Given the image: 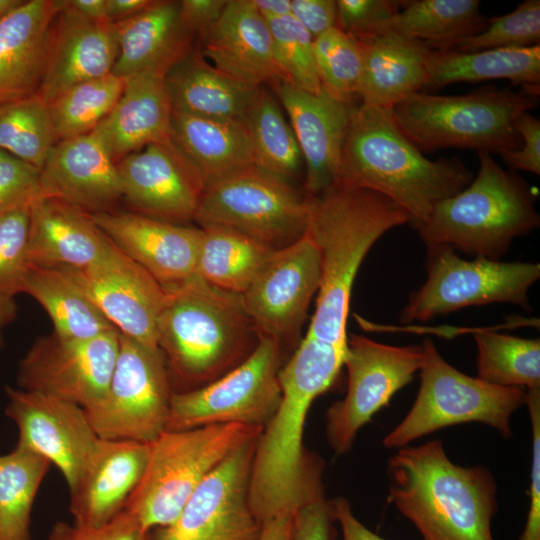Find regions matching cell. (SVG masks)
Segmentation results:
<instances>
[{"label": "cell", "mask_w": 540, "mask_h": 540, "mask_svg": "<svg viewBox=\"0 0 540 540\" xmlns=\"http://www.w3.org/2000/svg\"><path fill=\"white\" fill-rule=\"evenodd\" d=\"M244 122L255 165L293 183L304 165L303 157L293 129L274 93L262 87Z\"/></svg>", "instance_id": "obj_38"}, {"label": "cell", "mask_w": 540, "mask_h": 540, "mask_svg": "<svg viewBox=\"0 0 540 540\" xmlns=\"http://www.w3.org/2000/svg\"><path fill=\"white\" fill-rule=\"evenodd\" d=\"M114 24L118 55L111 73L123 79L164 77L192 47L194 37L181 24L179 1L154 0L142 12Z\"/></svg>", "instance_id": "obj_29"}, {"label": "cell", "mask_w": 540, "mask_h": 540, "mask_svg": "<svg viewBox=\"0 0 540 540\" xmlns=\"http://www.w3.org/2000/svg\"><path fill=\"white\" fill-rule=\"evenodd\" d=\"M171 114L163 77L137 75L125 79L116 105L95 130L117 163L127 155L169 137Z\"/></svg>", "instance_id": "obj_31"}, {"label": "cell", "mask_w": 540, "mask_h": 540, "mask_svg": "<svg viewBox=\"0 0 540 540\" xmlns=\"http://www.w3.org/2000/svg\"><path fill=\"white\" fill-rule=\"evenodd\" d=\"M270 87L288 115L302 153L304 191L317 195L338 179L344 141L357 105L323 87L316 93L284 81Z\"/></svg>", "instance_id": "obj_21"}, {"label": "cell", "mask_w": 540, "mask_h": 540, "mask_svg": "<svg viewBox=\"0 0 540 540\" xmlns=\"http://www.w3.org/2000/svg\"><path fill=\"white\" fill-rule=\"evenodd\" d=\"M421 347L420 386L406 416L384 438L387 449L402 448L439 429L479 422L512 435L511 417L525 404L526 390L501 387L462 373L448 363L430 339Z\"/></svg>", "instance_id": "obj_9"}, {"label": "cell", "mask_w": 540, "mask_h": 540, "mask_svg": "<svg viewBox=\"0 0 540 540\" xmlns=\"http://www.w3.org/2000/svg\"><path fill=\"white\" fill-rule=\"evenodd\" d=\"M331 501L334 518L341 528L343 540H387L360 522L345 498L338 497Z\"/></svg>", "instance_id": "obj_55"}, {"label": "cell", "mask_w": 540, "mask_h": 540, "mask_svg": "<svg viewBox=\"0 0 540 540\" xmlns=\"http://www.w3.org/2000/svg\"><path fill=\"white\" fill-rule=\"evenodd\" d=\"M254 437L232 451L192 493L168 526L152 540H258L262 524L249 503Z\"/></svg>", "instance_id": "obj_15"}, {"label": "cell", "mask_w": 540, "mask_h": 540, "mask_svg": "<svg viewBox=\"0 0 540 540\" xmlns=\"http://www.w3.org/2000/svg\"><path fill=\"white\" fill-rule=\"evenodd\" d=\"M5 414L17 427L16 446L47 459L62 473L68 489L77 482L100 438L85 409L72 402L6 386Z\"/></svg>", "instance_id": "obj_18"}, {"label": "cell", "mask_w": 540, "mask_h": 540, "mask_svg": "<svg viewBox=\"0 0 540 540\" xmlns=\"http://www.w3.org/2000/svg\"><path fill=\"white\" fill-rule=\"evenodd\" d=\"M118 351L116 329L89 339L41 337L19 362L18 388L89 409L104 397Z\"/></svg>", "instance_id": "obj_16"}, {"label": "cell", "mask_w": 540, "mask_h": 540, "mask_svg": "<svg viewBox=\"0 0 540 540\" xmlns=\"http://www.w3.org/2000/svg\"><path fill=\"white\" fill-rule=\"evenodd\" d=\"M293 514L283 513L262 523L258 540H291Z\"/></svg>", "instance_id": "obj_56"}, {"label": "cell", "mask_w": 540, "mask_h": 540, "mask_svg": "<svg viewBox=\"0 0 540 540\" xmlns=\"http://www.w3.org/2000/svg\"><path fill=\"white\" fill-rule=\"evenodd\" d=\"M265 19H275L291 14V0H251Z\"/></svg>", "instance_id": "obj_59"}, {"label": "cell", "mask_w": 540, "mask_h": 540, "mask_svg": "<svg viewBox=\"0 0 540 540\" xmlns=\"http://www.w3.org/2000/svg\"><path fill=\"white\" fill-rule=\"evenodd\" d=\"M411 221L386 196L341 181L310 195L306 233L320 255L321 280L307 336L347 350L349 303L360 265L383 234Z\"/></svg>", "instance_id": "obj_2"}, {"label": "cell", "mask_w": 540, "mask_h": 540, "mask_svg": "<svg viewBox=\"0 0 540 540\" xmlns=\"http://www.w3.org/2000/svg\"><path fill=\"white\" fill-rule=\"evenodd\" d=\"M118 55L115 24L94 21L66 0L51 32L47 64L37 93L50 103L68 88L112 72Z\"/></svg>", "instance_id": "obj_25"}, {"label": "cell", "mask_w": 540, "mask_h": 540, "mask_svg": "<svg viewBox=\"0 0 540 540\" xmlns=\"http://www.w3.org/2000/svg\"><path fill=\"white\" fill-rule=\"evenodd\" d=\"M154 0H106L107 16L113 23L128 19L146 8Z\"/></svg>", "instance_id": "obj_57"}, {"label": "cell", "mask_w": 540, "mask_h": 540, "mask_svg": "<svg viewBox=\"0 0 540 540\" xmlns=\"http://www.w3.org/2000/svg\"><path fill=\"white\" fill-rule=\"evenodd\" d=\"M321 86L332 95L354 102L362 70L360 41L332 27L313 40Z\"/></svg>", "instance_id": "obj_43"}, {"label": "cell", "mask_w": 540, "mask_h": 540, "mask_svg": "<svg viewBox=\"0 0 540 540\" xmlns=\"http://www.w3.org/2000/svg\"><path fill=\"white\" fill-rule=\"evenodd\" d=\"M525 404L532 429V464L527 519L519 540H540V389L526 390Z\"/></svg>", "instance_id": "obj_50"}, {"label": "cell", "mask_w": 540, "mask_h": 540, "mask_svg": "<svg viewBox=\"0 0 540 540\" xmlns=\"http://www.w3.org/2000/svg\"><path fill=\"white\" fill-rule=\"evenodd\" d=\"M360 43L362 70L357 97L361 104L390 110L428 86L430 48L426 44L390 33Z\"/></svg>", "instance_id": "obj_32"}, {"label": "cell", "mask_w": 540, "mask_h": 540, "mask_svg": "<svg viewBox=\"0 0 540 540\" xmlns=\"http://www.w3.org/2000/svg\"><path fill=\"white\" fill-rule=\"evenodd\" d=\"M291 15L316 39L336 26L335 0H291Z\"/></svg>", "instance_id": "obj_53"}, {"label": "cell", "mask_w": 540, "mask_h": 540, "mask_svg": "<svg viewBox=\"0 0 540 540\" xmlns=\"http://www.w3.org/2000/svg\"><path fill=\"white\" fill-rule=\"evenodd\" d=\"M423 361L421 345L394 346L362 335L347 336L346 394L326 411V438L336 456L351 449L359 430L413 380Z\"/></svg>", "instance_id": "obj_14"}, {"label": "cell", "mask_w": 540, "mask_h": 540, "mask_svg": "<svg viewBox=\"0 0 540 540\" xmlns=\"http://www.w3.org/2000/svg\"><path fill=\"white\" fill-rule=\"evenodd\" d=\"M477 378L501 387L540 389V340L490 330L474 333Z\"/></svg>", "instance_id": "obj_40"}, {"label": "cell", "mask_w": 540, "mask_h": 540, "mask_svg": "<svg viewBox=\"0 0 540 540\" xmlns=\"http://www.w3.org/2000/svg\"><path fill=\"white\" fill-rule=\"evenodd\" d=\"M263 428L216 424L165 430L149 443L144 473L124 510L145 531L171 524L205 479L232 451Z\"/></svg>", "instance_id": "obj_8"}, {"label": "cell", "mask_w": 540, "mask_h": 540, "mask_svg": "<svg viewBox=\"0 0 540 540\" xmlns=\"http://www.w3.org/2000/svg\"><path fill=\"white\" fill-rule=\"evenodd\" d=\"M39 185L41 197L88 214L110 211L123 198L116 162L96 130L57 141L39 171Z\"/></svg>", "instance_id": "obj_22"}, {"label": "cell", "mask_w": 540, "mask_h": 540, "mask_svg": "<svg viewBox=\"0 0 540 540\" xmlns=\"http://www.w3.org/2000/svg\"><path fill=\"white\" fill-rule=\"evenodd\" d=\"M111 244L91 215L55 198L40 197L30 206L29 266L84 269Z\"/></svg>", "instance_id": "obj_28"}, {"label": "cell", "mask_w": 540, "mask_h": 540, "mask_svg": "<svg viewBox=\"0 0 540 540\" xmlns=\"http://www.w3.org/2000/svg\"><path fill=\"white\" fill-rule=\"evenodd\" d=\"M72 269V268H71ZM76 280L109 323L122 335L159 349L157 324L166 289L112 242L105 254Z\"/></svg>", "instance_id": "obj_19"}, {"label": "cell", "mask_w": 540, "mask_h": 540, "mask_svg": "<svg viewBox=\"0 0 540 540\" xmlns=\"http://www.w3.org/2000/svg\"><path fill=\"white\" fill-rule=\"evenodd\" d=\"M68 3L88 19L110 21L107 16L106 0H68Z\"/></svg>", "instance_id": "obj_58"}, {"label": "cell", "mask_w": 540, "mask_h": 540, "mask_svg": "<svg viewBox=\"0 0 540 540\" xmlns=\"http://www.w3.org/2000/svg\"><path fill=\"white\" fill-rule=\"evenodd\" d=\"M30 207L0 212V291L23 293L29 269L27 256Z\"/></svg>", "instance_id": "obj_46"}, {"label": "cell", "mask_w": 540, "mask_h": 540, "mask_svg": "<svg viewBox=\"0 0 540 540\" xmlns=\"http://www.w3.org/2000/svg\"><path fill=\"white\" fill-rule=\"evenodd\" d=\"M201 230L194 275L220 289L243 294L274 249L231 228Z\"/></svg>", "instance_id": "obj_37"}, {"label": "cell", "mask_w": 540, "mask_h": 540, "mask_svg": "<svg viewBox=\"0 0 540 540\" xmlns=\"http://www.w3.org/2000/svg\"><path fill=\"white\" fill-rule=\"evenodd\" d=\"M387 474L389 501L423 540H494L497 485L485 467L455 464L432 440L397 449Z\"/></svg>", "instance_id": "obj_4"}, {"label": "cell", "mask_w": 540, "mask_h": 540, "mask_svg": "<svg viewBox=\"0 0 540 540\" xmlns=\"http://www.w3.org/2000/svg\"><path fill=\"white\" fill-rule=\"evenodd\" d=\"M116 165L123 198L137 213L180 225L195 219L205 183L170 136Z\"/></svg>", "instance_id": "obj_20"}, {"label": "cell", "mask_w": 540, "mask_h": 540, "mask_svg": "<svg viewBox=\"0 0 540 540\" xmlns=\"http://www.w3.org/2000/svg\"><path fill=\"white\" fill-rule=\"evenodd\" d=\"M473 177L458 157L426 158L400 130L391 110L360 103L350 120L336 181L386 196L410 214L415 228Z\"/></svg>", "instance_id": "obj_3"}, {"label": "cell", "mask_w": 540, "mask_h": 540, "mask_svg": "<svg viewBox=\"0 0 540 540\" xmlns=\"http://www.w3.org/2000/svg\"><path fill=\"white\" fill-rule=\"evenodd\" d=\"M47 540H152V532L143 530L129 513L123 510L109 522L99 526H80L56 522Z\"/></svg>", "instance_id": "obj_49"}, {"label": "cell", "mask_w": 540, "mask_h": 540, "mask_svg": "<svg viewBox=\"0 0 540 540\" xmlns=\"http://www.w3.org/2000/svg\"><path fill=\"white\" fill-rule=\"evenodd\" d=\"M535 45H540V1L525 0L505 15L488 18L481 32L457 41L449 49L472 52Z\"/></svg>", "instance_id": "obj_45"}, {"label": "cell", "mask_w": 540, "mask_h": 540, "mask_svg": "<svg viewBox=\"0 0 540 540\" xmlns=\"http://www.w3.org/2000/svg\"><path fill=\"white\" fill-rule=\"evenodd\" d=\"M39 171L0 149V212L30 207L41 197Z\"/></svg>", "instance_id": "obj_48"}, {"label": "cell", "mask_w": 540, "mask_h": 540, "mask_svg": "<svg viewBox=\"0 0 540 540\" xmlns=\"http://www.w3.org/2000/svg\"><path fill=\"white\" fill-rule=\"evenodd\" d=\"M281 367V346L260 337L251 355L225 375L196 389L173 392L166 430L216 424L263 428L281 400Z\"/></svg>", "instance_id": "obj_12"}, {"label": "cell", "mask_w": 540, "mask_h": 540, "mask_svg": "<svg viewBox=\"0 0 540 540\" xmlns=\"http://www.w3.org/2000/svg\"><path fill=\"white\" fill-rule=\"evenodd\" d=\"M165 289L157 324L158 347L181 391L215 381L255 350L260 337L242 294L220 289L196 275Z\"/></svg>", "instance_id": "obj_5"}, {"label": "cell", "mask_w": 540, "mask_h": 540, "mask_svg": "<svg viewBox=\"0 0 540 540\" xmlns=\"http://www.w3.org/2000/svg\"><path fill=\"white\" fill-rule=\"evenodd\" d=\"M50 462L15 446L0 455V540H31V511Z\"/></svg>", "instance_id": "obj_39"}, {"label": "cell", "mask_w": 540, "mask_h": 540, "mask_svg": "<svg viewBox=\"0 0 540 540\" xmlns=\"http://www.w3.org/2000/svg\"><path fill=\"white\" fill-rule=\"evenodd\" d=\"M57 137L49 105L37 94L0 103V149L41 169Z\"/></svg>", "instance_id": "obj_42"}, {"label": "cell", "mask_w": 540, "mask_h": 540, "mask_svg": "<svg viewBox=\"0 0 540 540\" xmlns=\"http://www.w3.org/2000/svg\"><path fill=\"white\" fill-rule=\"evenodd\" d=\"M17 317V305L14 296L0 291V347L3 345V331Z\"/></svg>", "instance_id": "obj_60"}, {"label": "cell", "mask_w": 540, "mask_h": 540, "mask_svg": "<svg viewBox=\"0 0 540 540\" xmlns=\"http://www.w3.org/2000/svg\"><path fill=\"white\" fill-rule=\"evenodd\" d=\"M164 84L174 112L244 121L262 87L225 75L193 46L166 72Z\"/></svg>", "instance_id": "obj_30"}, {"label": "cell", "mask_w": 540, "mask_h": 540, "mask_svg": "<svg viewBox=\"0 0 540 540\" xmlns=\"http://www.w3.org/2000/svg\"><path fill=\"white\" fill-rule=\"evenodd\" d=\"M90 215L114 245L164 287L179 284L194 275L200 227L132 212L106 211Z\"/></svg>", "instance_id": "obj_23"}, {"label": "cell", "mask_w": 540, "mask_h": 540, "mask_svg": "<svg viewBox=\"0 0 540 540\" xmlns=\"http://www.w3.org/2000/svg\"><path fill=\"white\" fill-rule=\"evenodd\" d=\"M149 444L101 439L70 492L73 523L99 526L121 513L139 483Z\"/></svg>", "instance_id": "obj_26"}, {"label": "cell", "mask_w": 540, "mask_h": 540, "mask_svg": "<svg viewBox=\"0 0 540 540\" xmlns=\"http://www.w3.org/2000/svg\"><path fill=\"white\" fill-rule=\"evenodd\" d=\"M320 280V255L307 233L296 242L274 250L242 294L259 337L281 346L297 336Z\"/></svg>", "instance_id": "obj_17"}, {"label": "cell", "mask_w": 540, "mask_h": 540, "mask_svg": "<svg viewBox=\"0 0 540 540\" xmlns=\"http://www.w3.org/2000/svg\"><path fill=\"white\" fill-rule=\"evenodd\" d=\"M538 88H484L457 96L419 91L390 110L421 151L453 147L500 154L520 144L517 121L538 105Z\"/></svg>", "instance_id": "obj_7"}, {"label": "cell", "mask_w": 540, "mask_h": 540, "mask_svg": "<svg viewBox=\"0 0 540 540\" xmlns=\"http://www.w3.org/2000/svg\"><path fill=\"white\" fill-rule=\"evenodd\" d=\"M479 168L461 191L440 201L416 226L426 246L445 245L474 257L499 261L513 240L540 226L535 194L515 171L492 154L477 152Z\"/></svg>", "instance_id": "obj_6"}, {"label": "cell", "mask_w": 540, "mask_h": 540, "mask_svg": "<svg viewBox=\"0 0 540 540\" xmlns=\"http://www.w3.org/2000/svg\"><path fill=\"white\" fill-rule=\"evenodd\" d=\"M125 86V79L112 73L78 83L52 100L49 105L57 140L94 131L109 115Z\"/></svg>", "instance_id": "obj_41"}, {"label": "cell", "mask_w": 540, "mask_h": 540, "mask_svg": "<svg viewBox=\"0 0 540 540\" xmlns=\"http://www.w3.org/2000/svg\"><path fill=\"white\" fill-rule=\"evenodd\" d=\"M170 137L196 168L205 185L255 165L244 121L172 111Z\"/></svg>", "instance_id": "obj_33"}, {"label": "cell", "mask_w": 540, "mask_h": 540, "mask_svg": "<svg viewBox=\"0 0 540 540\" xmlns=\"http://www.w3.org/2000/svg\"><path fill=\"white\" fill-rule=\"evenodd\" d=\"M23 293L47 312L54 334L64 339H89L115 329L93 303L71 268L29 266Z\"/></svg>", "instance_id": "obj_35"}, {"label": "cell", "mask_w": 540, "mask_h": 540, "mask_svg": "<svg viewBox=\"0 0 540 540\" xmlns=\"http://www.w3.org/2000/svg\"><path fill=\"white\" fill-rule=\"evenodd\" d=\"M172 393L161 350L119 333L106 393L85 412L99 438L149 444L166 430Z\"/></svg>", "instance_id": "obj_13"}, {"label": "cell", "mask_w": 540, "mask_h": 540, "mask_svg": "<svg viewBox=\"0 0 540 540\" xmlns=\"http://www.w3.org/2000/svg\"><path fill=\"white\" fill-rule=\"evenodd\" d=\"M272 37L274 56L290 85L310 92L322 88L313 48V38L290 14L266 20Z\"/></svg>", "instance_id": "obj_44"}, {"label": "cell", "mask_w": 540, "mask_h": 540, "mask_svg": "<svg viewBox=\"0 0 540 540\" xmlns=\"http://www.w3.org/2000/svg\"><path fill=\"white\" fill-rule=\"evenodd\" d=\"M228 0H182L179 16L184 29L201 38L219 19Z\"/></svg>", "instance_id": "obj_54"}, {"label": "cell", "mask_w": 540, "mask_h": 540, "mask_svg": "<svg viewBox=\"0 0 540 540\" xmlns=\"http://www.w3.org/2000/svg\"><path fill=\"white\" fill-rule=\"evenodd\" d=\"M25 0H0V21L24 3Z\"/></svg>", "instance_id": "obj_61"}, {"label": "cell", "mask_w": 540, "mask_h": 540, "mask_svg": "<svg viewBox=\"0 0 540 540\" xmlns=\"http://www.w3.org/2000/svg\"><path fill=\"white\" fill-rule=\"evenodd\" d=\"M66 0H25L0 21V103L38 93L54 20Z\"/></svg>", "instance_id": "obj_27"}, {"label": "cell", "mask_w": 540, "mask_h": 540, "mask_svg": "<svg viewBox=\"0 0 540 540\" xmlns=\"http://www.w3.org/2000/svg\"><path fill=\"white\" fill-rule=\"evenodd\" d=\"M520 144L499 155L512 171H527L540 174V121L531 112H526L517 121Z\"/></svg>", "instance_id": "obj_51"}, {"label": "cell", "mask_w": 540, "mask_h": 540, "mask_svg": "<svg viewBox=\"0 0 540 540\" xmlns=\"http://www.w3.org/2000/svg\"><path fill=\"white\" fill-rule=\"evenodd\" d=\"M480 5L479 0L402 1L386 33L446 50L486 27L488 18L481 14Z\"/></svg>", "instance_id": "obj_36"}, {"label": "cell", "mask_w": 540, "mask_h": 540, "mask_svg": "<svg viewBox=\"0 0 540 540\" xmlns=\"http://www.w3.org/2000/svg\"><path fill=\"white\" fill-rule=\"evenodd\" d=\"M401 3L394 0H337L335 27L360 42L368 41L386 33Z\"/></svg>", "instance_id": "obj_47"}, {"label": "cell", "mask_w": 540, "mask_h": 540, "mask_svg": "<svg viewBox=\"0 0 540 540\" xmlns=\"http://www.w3.org/2000/svg\"><path fill=\"white\" fill-rule=\"evenodd\" d=\"M309 209L305 191L252 165L206 184L194 221L200 228H231L277 250L306 234Z\"/></svg>", "instance_id": "obj_10"}, {"label": "cell", "mask_w": 540, "mask_h": 540, "mask_svg": "<svg viewBox=\"0 0 540 540\" xmlns=\"http://www.w3.org/2000/svg\"><path fill=\"white\" fill-rule=\"evenodd\" d=\"M345 354L306 335L279 371L281 400L257 439L249 480L250 507L261 524L324 496L321 463L304 448V425L315 398L337 378Z\"/></svg>", "instance_id": "obj_1"}, {"label": "cell", "mask_w": 540, "mask_h": 540, "mask_svg": "<svg viewBox=\"0 0 540 540\" xmlns=\"http://www.w3.org/2000/svg\"><path fill=\"white\" fill-rule=\"evenodd\" d=\"M199 41L204 58L242 84L265 87L286 82L274 56L268 23L251 0H228Z\"/></svg>", "instance_id": "obj_24"}, {"label": "cell", "mask_w": 540, "mask_h": 540, "mask_svg": "<svg viewBox=\"0 0 540 540\" xmlns=\"http://www.w3.org/2000/svg\"><path fill=\"white\" fill-rule=\"evenodd\" d=\"M427 278L410 293L400 322L428 321L470 306L508 303L531 311L528 293L540 264L482 257L467 260L445 245L426 246Z\"/></svg>", "instance_id": "obj_11"}, {"label": "cell", "mask_w": 540, "mask_h": 540, "mask_svg": "<svg viewBox=\"0 0 540 540\" xmlns=\"http://www.w3.org/2000/svg\"><path fill=\"white\" fill-rule=\"evenodd\" d=\"M332 501L321 496L293 514L291 540H333Z\"/></svg>", "instance_id": "obj_52"}, {"label": "cell", "mask_w": 540, "mask_h": 540, "mask_svg": "<svg viewBox=\"0 0 540 540\" xmlns=\"http://www.w3.org/2000/svg\"><path fill=\"white\" fill-rule=\"evenodd\" d=\"M426 67L429 87L491 79H507L522 87L539 86L540 45L472 52L430 48Z\"/></svg>", "instance_id": "obj_34"}]
</instances>
